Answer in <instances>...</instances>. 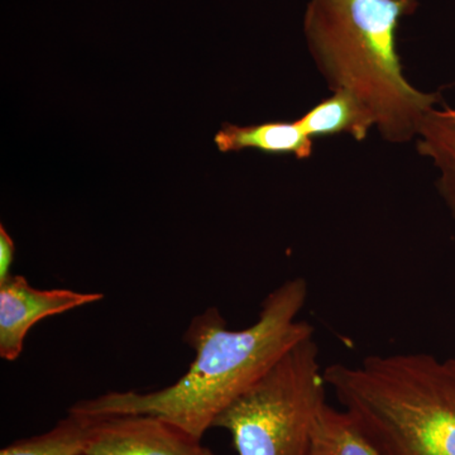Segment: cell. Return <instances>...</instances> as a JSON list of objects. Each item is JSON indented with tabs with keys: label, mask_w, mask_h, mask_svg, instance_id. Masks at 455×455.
<instances>
[{
	"label": "cell",
	"mask_w": 455,
	"mask_h": 455,
	"mask_svg": "<svg viewBox=\"0 0 455 455\" xmlns=\"http://www.w3.org/2000/svg\"><path fill=\"white\" fill-rule=\"evenodd\" d=\"M326 386L319 347L307 338L224 410L214 427L230 434L238 455H309Z\"/></svg>",
	"instance_id": "obj_4"
},
{
	"label": "cell",
	"mask_w": 455,
	"mask_h": 455,
	"mask_svg": "<svg viewBox=\"0 0 455 455\" xmlns=\"http://www.w3.org/2000/svg\"><path fill=\"white\" fill-rule=\"evenodd\" d=\"M418 0H310L304 33L310 55L329 88L352 92L372 113L383 140L416 139L439 92L414 88L403 75L397 29Z\"/></svg>",
	"instance_id": "obj_2"
},
{
	"label": "cell",
	"mask_w": 455,
	"mask_h": 455,
	"mask_svg": "<svg viewBox=\"0 0 455 455\" xmlns=\"http://www.w3.org/2000/svg\"><path fill=\"white\" fill-rule=\"evenodd\" d=\"M97 418L84 455H215L202 439L158 416Z\"/></svg>",
	"instance_id": "obj_5"
},
{
	"label": "cell",
	"mask_w": 455,
	"mask_h": 455,
	"mask_svg": "<svg viewBox=\"0 0 455 455\" xmlns=\"http://www.w3.org/2000/svg\"><path fill=\"white\" fill-rule=\"evenodd\" d=\"M103 298L100 292L36 289L22 275H11L0 283V357L16 361L25 347L27 334L41 320Z\"/></svg>",
	"instance_id": "obj_6"
},
{
	"label": "cell",
	"mask_w": 455,
	"mask_h": 455,
	"mask_svg": "<svg viewBox=\"0 0 455 455\" xmlns=\"http://www.w3.org/2000/svg\"><path fill=\"white\" fill-rule=\"evenodd\" d=\"M302 277L287 280L266 296L259 319L233 331L218 307L193 317L184 334L196 359L178 382L154 392H108L79 401L70 411L92 416L152 415L202 439L218 416L262 379L296 344L314 337L299 319L309 295Z\"/></svg>",
	"instance_id": "obj_1"
},
{
	"label": "cell",
	"mask_w": 455,
	"mask_h": 455,
	"mask_svg": "<svg viewBox=\"0 0 455 455\" xmlns=\"http://www.w3.org/2000/svg\"><path fill=\"white\" fill-rule=\"evenodd\" d=\"M309 455H381L343 409L326 403L317 418Z\"/></svg>",
	"instance_id": "obj_11"
},
{
	"label": "cell",
	"mask_w": 455,
	"mask_h": 455,
	"mask_svg": "<svg viewBox=\"0 0 455 455\" xmlns=\"http://www.w3.org/2000/svg\"><path fill=\"white\" fill-rule=\"evenodd\" d=\"M215 145L223 154L257 149L267 155H292L305 160L313 155L314 143L298 121L266 122L242 125L224 123L215 134Z\"/></svg>",
	"instance_id": "obj_7"
},
{
	"label": "cell",
	"mask_w": 455,
	"mask_h": 455,
	"mask_svg": "<svg viewBox=\"0 0 455 455\" xmlns=\"http://www.w3.org/2000/svg\"><path fill=\"white\" fill-rule=\"evenodd\" d=\"M419 155L430 158L439 170L436 188L455 217V109L427 110L416 133Z\"/></svg>",
	"instance_id": "obj_8"
},
{
	"label": "cell",
	"mask_w": 455,
	"mask_h": 455,
	"mask_svg": "<svg viewBox=\"0 0 455 455\" xmlns=\"http://www.w3.org/2000/svg\"><path fill=\"white\" fill-rule=\"evenodd\" d=\"M16 256V245L4 226H0V283L11 276V267Z\"/></svg>",
	"instance_id": "obj_12"
},
{
	"label": "cell",
	"mask_w": 455,
	"mask_h": 455,
	"mask_svg": "<svg viewBox=\"0 0 455 455\" xmlns=\"http://www.w3.org/2000/svg\"><path fill=\"white\" fill-rule=\"evenodd\" d=\"M97 416L70 411L52 429L20 439L3 448L0 455H84L92 438Z\"/></svg>",
	"instance_id": "obj_10"
},
{
	"label": "cell",
	"mask_w": 455,
	"mask_h": 455,
	"mask_svg": "<svg viewBox=\"0 0 455 455\" xmlns=\"http://www.w3.org/2000/svg\"><path fill=\"white\" fill-rule=\"evenodd\" d=\"M296 121L313 140L347 133L362 142L376 127L372 113L355 94L346 90L333 92L331 97L320 101Z\"/></svg>",
	"instance_id": "obj_9"
},
{
	"label": "cell",
	"mask_w": 455,
	"mask_h": 455,
	"mask_svg": "<svg viewBox=\"0 0 455 455\" xmlns=\"http://www.w3.org/2000/svg\"><path fill=\"white\" fill-rule=\"evenodd\" d=\"M341 409L381 455H455V357L372 355L324 370Z\"/></svg>",
	"instance_id": "obj_3"
}]
</instances>
